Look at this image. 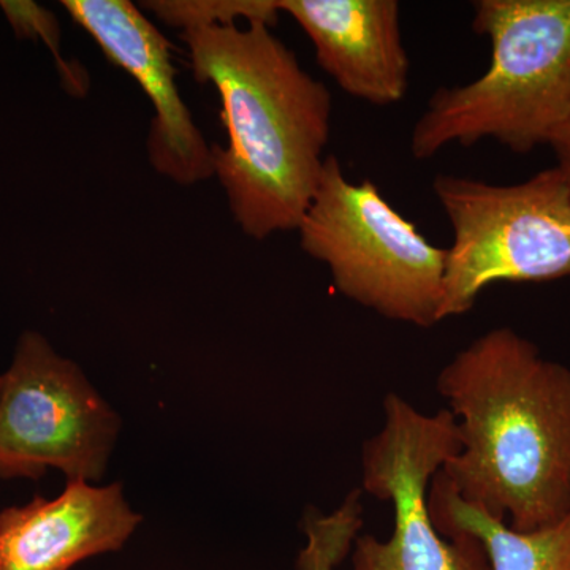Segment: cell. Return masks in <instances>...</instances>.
I'll return each mask as SVG.
<instances>
[{"mask_svg": "<svg viewBox=\"0 0 570 570\" xmlns=\"http://www.w3.org/2000/svg\"><path fill=\"white\" fill-rule=\"evenodd\" d=\"M184 43L198 85L219 94L227 145H212L235 223L249 238L296 230L325 164L333 100L269 26H193Z\"/></svg>", "mask_w": 570, "mask_h": 570, "instance_id": "1", "label": "cell"}, {"mask_svg": "<svg viewBox=\"0 0 570 570\" xmlns=\"http://www.w3.org/2000/svg\"><path fill=\"white\" fill-rule=\"evenodd\" d=\"M461 449L442 466L464 502L517 531L570 510V367L501 326L439 373Z\"/></svg>", "mask_w": 570, "mask_h": 570, "instance_id": "2", "label": "cell"}, {"mask_svg": "<svg viewBox=\"0 0 570 570\" xmlns=\"http://www.w3.org/2000/svg\"><path fill=\"white\" fill-rule=\"evenodd\" d=\"M472 29L490 40L478 80L441 88L411 135L428 160L452 145L497 140L527 154L547 145L570 118V0H478Z\"/></svg>", "mask_w": 570, "mask_h": 570, "instance_id": "3", "label": "cell"}, {"mask_svg": "<svg viewBox=\"0 0 570 570\" xmlns=\"http://www.w3.org/2000/svg\"><path fill=\"white\" fill-rule=\"evenodd\" d=\"M296 230L351 302L420 328L442 322L448 249L428 242L371 179H347L333 154Z\"/></svg>", "mask_w": 570, "mask_h": 570, "instance_id": "4", "label": "cell"}, {"mask_svg": "<svg viewBox=\"0 0 570 570\" xmlns=\"http://www.w3.org/2000/svg\"><path fill=\"white\" fill-rule=\"evenodd\" d=\"M433 193L453 230L442 321L469 313L491 284L570 277V184L560 168L508 186L439 175Z\"/></svg>", "mask_w": 570, "mask_h": 570, "instance_id": "5", "label": "cell"}, {"mask_svg": "<svg viewBox=\"0 0 570 570\" xmlns=\"http://www.w3.org/2000/svg\"><path fill=\"white\" fill-rule=\"evenodd\" d=\"M384 414V428L363 444L362 490L392 502L395 528L384 542L356 535L352 570H490L479 540L444 538L428 508L431 480L461 449L452 412L423 414L392 392Z\"/></svg>", "mask_w": 570, "mask_h": 570, "instance_id": "6", "label": "cell"}, {"mask_svg": "<svg viewBox=\"0 0 570 570\" xmlns=\"http://www.w3.org/2000/svg\"><path fill=\"white\" fill-rule=\"evenodd\" d=\"M119 422L82 376L39 333L20 337L0 376V478L40 479L48 468L69 480H97Z\"/></svg>", "mask_w": 570, "mask_h": 570, "instance_id": "7", "label": "cell"}, {"mask_svg": "<svg viewBox=\"0 0 570 570\" xmlns=\"http://www.w3.org/2000/svg\"><path fill=\"white\" fill-rule=\"evenodd\" d=\"M62 7L151 100L146 149L154 170L181 186L213 178L212 145L179 94L170 41L129 0H63Z\"/></svg>", "mask_w": 570, "mask_h": 570, "instance_id": "8", "label": "cell"}, {"mask_svg": "<svg viewBox=\"0 0 570 570\" xmlns=\"http://www.w3.org/2000/svg\"><path fill=\"white\" fill-rule=\"evenodd\" d=\"M316 51L318 66L355 99L376 107L406 97L411 62L396 0H277Z\"/></svg>", "mask_w": 570, "mask_h": 570, "instance_id": "9", "label": "cell"}, {"mask_svg": "<svg viewBox=\"0 0 570 570\" xmlns=\"http://www.w3.org/2000/svg\"><path fill=\"white\" fill-rule=\"evenodd\" d=\"M138 523L121 487L69 480L58 498L0 512V570H70L121 549Z\"/></svg>", "mask_w": 570, "mask_h": 570, "instance_id": "10", "label": "cell"}, {"mask_svg": "<svg viewBox=\"0 0 570 570\" xmlns=\"http://www.w3.org/2000/svg\"><path fill=\"white\" fill-rule=\"evenodd\" d=\"M428 508L444 538L478 539L490 570H570V510L550 527L517 531L464 502L441 471L431 480Z\"/></svg>", "mask_w": 570, "mask_h": 570, "instance_id": "11", "label": "cell"}, {"mask_svg": "<svg viewBox=\"0 0 570 570\" xmlns=\"http://www.w3.org/2000/svg\"><path fill=\"white\" fill-rule=\"evenodd\" d=\"M362 515V489L352 490L330 515L318 512L307 515V546L299 553L298 570H336L351 554L363 527Z\"/></svg>", "mask_w": 570, "mask_h": 570, "instance_id": "12", "label": "cell"}, {"mask_svg": "<svg viewBox=\"0 0 570 570\" xmlns=\"http://www.w3.org/2000/svg\"><path fill=\"white\" fill-rule=\"evenodd\" d=\"M146 9L170 26L187 29L193 26L236 24V20L264 22L269 28L277 24L281 13L277 0H198V2H179V0H159L146 2Z\"/></svg>", "mask_w": 570, "mask_h": 570, "instance_id": "13", "label": "cell"}, {"mask_svg": "<svg viewBox=\"0 0 570 570\" xmlns=\"http://www.w3.org/2000/svg\"><path fill=\"white\" fill-rule=\"evenodd\" d=\"M549 146L557 157V167L570 184V118L553 134Z\"/></svg>", "mask_w": 570, "mask_h": 570, "instance_id": "14", "label": "cell"}]
</instances>
